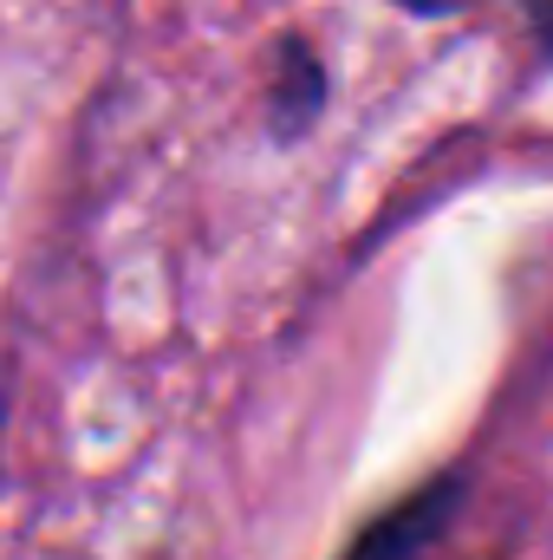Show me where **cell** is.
<instances>
[{"label": "cell", "instance_id": "cell-2", "mask_svg": "<svg viewBox=\"0 0 553 560\" xmlns=\"http://www.w3.org/2000/svg\"><path fill=\"white\" fill-rule=\"evenodd\" d=\"M319 105H326V72H319L313 46L306 39H280L274 79H268V118H274V131L280 138L306 131L319 118Z\"/></svg>", "mask_w": 553, "mask_h": 560}, {"label": "cell", "instance_id": "cell-1", "mask_svg": "<svg viewBox=\"0 0 553 560\" xmlns=\"http://www.w3.org/2000/svg\"><path fill=\"white\" fill-rule=\"evenodd\" d=\"M456 502H462V476H436V482H423L416 495H404L398 509H385L339 560H423L430 541L449 528Z\"/></svg>", "mask_w": 553, "mask_h": 560}, {"label": "cell", "instance_id": "cell-4", "mask_svg": "<svg viewBox=\"0 0 553 560\" xmlns=\"http://www.w3.org/2000/svg\"><path fill=\"white\" fill-rule=\"evenodd\" d=\"M404 7H416V13H449V7H462V0H404Z\"/></svg>", "mask_w": 553, "mask_h": 560}, {"label": "cell", "instance_id": "cell-3", "mask_svg": "<svg viewBox=\"0 0 553 560\" xmlns=\"http://www.w3.org/2000/svg\"><path fill=\"white\" fill-rule=\"evenodd\" d=\"M528 26H534V46L553 59V0H528Z\"/></svg>", "mask_w": 553, "mask_h": 560}]
</instances>
